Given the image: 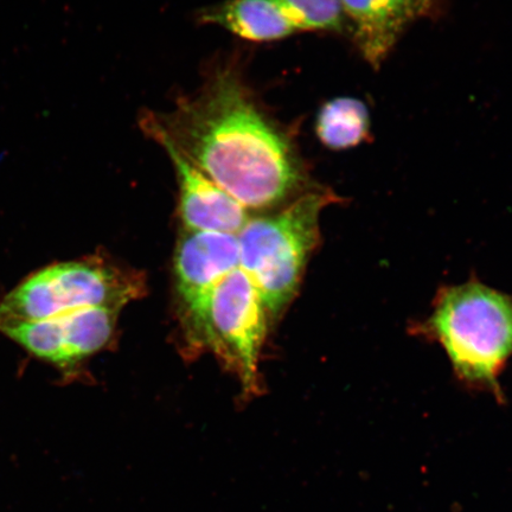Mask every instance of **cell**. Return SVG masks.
Masks as SVG:
<instances>
[{
  "mask_svg": "<svg viewBox=\"0 0 512 512\" xmlns=\"http://www.w3.org/2000/svg\"><path fill=\"white\" fill-rule=\"evenodd\" d=\"M196 168L248 209L302 195L307 174L287 134L256 105L232 68L217 70L200 94L168 114H146Z\"/></svg>",
  "mask_w": 512,
  "mask_h": 512,
  "instance_id": "6da1fadb",
  "label": "cell"
},
{
  "mask_svg": "<svg viewBox=\"0 0 512 512\" xmlns=\"http://www.w3.org/2000/svg\"><path fill=\"white\" fill-rule=\"evenodd\" d=\"M412 335L441 345L454 374L466 387L503 403L501 375L512 357V296L472 277L440 287L430 317L409 328Z\"/></svg>",
  "mask_w": 512,
  "mask_h": 512,
  "instance_id": "7a4b0ae2",
  "label": "cell"
},
{
  "mask_svg": "<svg viewBox=\"0 0 512 512\" xmlns=\"http://www.w3.org/2000/svg\"><path fill=\"white\" fill-rule=\"evenodd\" d=\"M331 190H311L270 216L249 220L238 234L240 268L261 294L270 318L290 304L320 245V214L341 202Z\"/></svg>",
  "mask_w": 512,
  "mask_h": 512,
  "instance_id": "3957f363",
  "label": "cell"
},
{
  "mask_svg": "<svg viewBox=\"0 0 512 512\" xmlns=\"http://www.w3.org/2000/svg\"><path fill=\"white\" fill-rule=\"evenodd\" d=\"M142 293V281L96 256L57 262L31 274L0 300V325L38 322L91 307L121 310Z\"/></svg>",
  "mask_w": 512,
  "mask_h": 512,
  "instance_id": "277c9868",
  "label": "cell"
},
{
  "mask_svg": "<svg viewBox=\"0 0 512 512\" xmlns=\"http://www.w3.org/2000/svg\"><path fill=\"white\" fill-rule=\"evenodd\" d=\"M268 318L258 288L240 267L228 274L211 296L208 347L235 364L247 393L259 389V362Z\"/></svg>",
  "mask_w": 512,
  "mask_h": 512,
  "instance_id": "5b68a950",
  "label": "cell"
},
{
  "mask_svg": "<svg viewBox=\"0 0 512 512\" xmlns=\"http://www.w3.org/2000/svg\"><path fill=\"white\" fill-rule=\"evenodd\" d=\"M239 267L238 235L187 230L179 241L174 259L176 292L185 329L195 343L208 345L211 296Z\"/></svg>",
  "mask_w": 512,
  "mask_h": 512,
  "instance_id": "8992f818",
  "label": "cell"
},
{
  "mask_svg": "<svg viewBox=\"0 0 512 512\" xmlns=\"http://www.w3.org/2000/svg\"><path fill=\"white\" fill-rule=\"evenodd\" d=\"M119 311L91 307L38 322L0 325V332L41 360L69 369L106 347Z\"/></svg>",
  "mask_w": 512,
  "mask_h": 512,
  "instance_id": "52a82bcc",
  "label": "cell"
},
{
  "mask_svg": "<svg viewBox=\"0 0 512 512\" xmlns=\"http://www.w3.org/2000/svg\"><path fill=\"white\" fill-rule=\"evenodd\" d=\"M143 130L164 147L175 165L179 214L185 230L238 235L251 220L247 209L189 162L162 133L151 128Z\"/></svg>",
  "mask_w": 512,
  "mask_h": 512,
  "instance_id": "ba28073f",
  "label": "cell"
},
{
  "mask_svg": "<svg viewBox=\"0 0 512 512\" xmlns=\"http://www.w3.org/2000/svg\"><path fill=\"white\" fill-rule=\"evenodd\" d=\"M354 24V37L364 59L379 67L402 32L428 14L433 0H341Z\"/></svg>",
  "mask_w": 512,
  "mask_h": 512,
  "instance_id": "9c48e42d",
  "label": "cell"
},
{
  "mask_svg": "<svg viewBox=\"0 0 512 512\" xmlns=\"http://www.w3.org/2000/svg\"><path fill=\"white\" fill-rule=\"evenodd\" d=\"M201 21L253 42L278 41L297 32L273 0H229L204 12Z\"/></svg>",
  "mask_w": 512,
  "mask_h": 512,
  "instance_id": "30bf717a",
  "label": "cell"
},
{
  "mask_svg": "<svg viewBox=\"0 0 512 512\" xmlns=\"http://www.w3.org/2000/svg\"><path fill=\"white\" fill-rule=\"evenodd\" d=\"M370 117L366 105L354 98L326 102L317 117V136L331 150H347L369 136Z\"/></svg>",
  "mask_w": 512,
  "mask_h": 512,
  "instance_id": "8fae6325",
  "label": "cell"
},
{
  "mask_svg": "<svg viewBox=\"0 0 512 512\" xmlns=\"http://www.w3.org/2000/svg\"><path fill=\"white\" fill-rule=\"evenodd\" d=\"M297 31H341L344 11L341 0H273Z\"/></svg>",
  "mask_w": 512,
  "mask_h": 512,
  "instance_id": "7c38bea8",
  "label": "cell"
}]
</instances>
